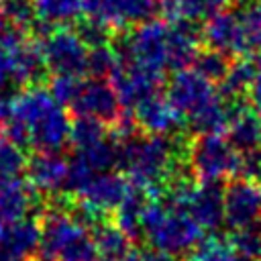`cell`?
I'll return each instance as SVG.
<instances>
[{"label":"cell","mask_w":261,"mask_h":261,"mask_svg":"<svg viewBox=\"0 0 261 261\" xmlns=\"http://www.w3.org/2000/svg\"><path fill=\"white\" fill-rule=\"evenodd\" d=\"M202 43L208 49H216L228 57H243L245 43L237 10H220L206 18L202 27Z\"/></svg>","instance_id":"4fadbf2b"},{"label":"cell","mask_w":261,"mask_h":261,"mask_svg":"<svg viewBox=\"0 0 261 261\" xmlns=\"http://www.w3.org/2000/svg\"><path fill=\"white\" fill-rule=\"evenodd\" d=\"M151 202L149 194L145 192V188L130 184L128 194L124 196V200L120 202V206L114 210V224L133 241H141L143 239V226H141V218L143 212L147 208V204Z\"/></svg>","instance_id":"44dd1931"},{"label":"cell","mask_w":261,"mask_h":261,"mask_svg":"<svg viewBox=\"0 0 261 261\" xmlns=\"http://www.w3.org/2000/svg\"><path fill=\"white\" fill-rule=\"evenodd\" d=\"M33 4L37 18L51 24L53 29L69 27L84 14L82 0H33Z\"/></svg>","instance_id":"cb8c5ba5"},{"label":"cell","mask_w":261,"mask_h":261,"mask_svg":"<svg viewBox=\"0 0 261 261\" xmlns=\"http://www.w3.org/2000/svg\"><path fill=\"white\" fill-rule=\"evenodd\" d=\"M39 210H45V202L31 181L22 177L0 179V224L37 216Z\"/></svg>","instance_id":"8fae6325"},{"label":"cell","mask_w":261,"mask_h":261,"mask_svg":"<svg viewBox=\"0 0 261 261\" xmlns=\"http://www.w3.org/2000/svg\"><path fill=\"white\" fill-rule=\"evenodd\" d=\"M255 80V61L249 55H243L230 61V67L224 75L220 86V96L226 100H245Z\"/></svg>","instance_id":"603a6c76"},{"label":"cell","mask_w":261,"mask_h":261,"mask_svg":"<svg viewBox=\"0 0 261 261\" xmlns=\"http://www.w3.org/2000/svg\"><path fill=\"white\" fill-rule=\"evenodd\" d=\"M92 241L100 253V259L114 261V259H126L135 255V243L114 224V220H100L92 228Z\"/></svg>","instance_id":"7402d4cb"},{"label":"cell","mask_w":261,"mask_h":261,"mask_svg":"<svg viewBox=\"0 0 261 261\" xmlns=\"http://www.w3.org/2000/svg\"><path fill=\"white\" fill-rule=\"evenodd\" d=\"M137 261H181L179 257H173L165 251H159L155 247H149V249H141L137 251Z\"/></svg>","instance_id":"60d3db41"},{"label":"cell","mask_w":261,"mask_h":261,"mask_svg":"<svg viewBox=\"0 0 261 261\" xmlns=\"http://www.w3.org/2000/svg\"><path fill=\"white\" fill-rule=\"evenodd\" d=\"M241 153L220 135H196L188 143V165L200 181H222L239 175Z\"/></svg>","instance_id":"3957f363"},{"label":"cell","mask_w":261,"mask_h":261,"mask_svg":"<svg viewBox=\"0 0 261 261\" xmlns=\"http://www.w3.org/2000/svg\"><path fill=\"white\" fill-rule=\"evenodd\" d=\"M202 45V29L198 22L188 18L169 20V37H167V67L177 71L192 67Z\"/></svg>","instance_id":"2e32d148"},{"label":"cell","mask_w":261,"mask_h":261,"mask_svg":"<svg viewBox=\"0 0 261 261\" xmlns=\"http://www.w3.org/2000/svg\"><path fill=\"white\" fill-rule=\"evenodd\" d=\"M106 126L102 120L92 118V116H75L71 120V133H69V143L75 149H86L92 147L100 141L106 139Z\"/></svg>","instance_id":"4316f807"},{"label":"cell","mask_w":261,"mask_h":261,"mask_svg":"<svg viewBox=\"0 0 261 261\" xmlns=\"http://www.w3.org/2000/svg\"><path fill=\"white\" fill-rule=\"evenodd\" d=\"M59 261H102L100 253L92 241V237L88 232H84L82 237H77L59 257Z\"/></svg>","instance_id":"8d00e7d4"},{"label":"cell","mask_w":261,"mask_h":261,"mask_svg":"<svg viewBox=\"0 0 261 261\" xmlns=\"http://www.w3.org/2000/svg\"><path fill=\"white\" fill-rule=\"evenodd\" d=\"M239 175L243 179L261 184V147L241 153V157H239Z\"/></svg>","instance_id":"74e56055"},{"label":"cell","mask_w":261,"mask_h":261,"mask_svg":"<svg viewBox=\"0 0 261 261\" xmlns=\"http://www.w3.org/2000/svg\"><path fill=\"white\" fill-rule=\"evenodd\" d=\"M143 239L173 257H192L204 239V228L181 208L151 200L141 218Z\"/></svg>","instance_id":"7a4b0ae2"},{"label":"cell","mask_w":261,"mask_h":261,"mask_svg":"<svg viewBox=\"0 0 261 261\" xmlns=\"http://www.w3.org/2000/svg\"><path fill=\"white\" fill-rule=\"evenodd\" d=\"M10 86L16 88L14 75H12V55L0 49V92H4V88H10Z\"/></svg>","instance_id":"f35d334b"},{"label":"cell","mask_w":261,"mask_h":261,"mask_svg":"<svg viewBox=\"0 0 261 261\" xmlns=\"http://www.w3.org/2000/svg\"><path fill=\"white\" fill-rule=\"evenodd\" d=\"M241 104H245V100H226L218 92L212 100L188 116V128L194 135H220L228 128V122Z\"/></svg>","instance_id":"e0dca14e"},{"label":"cell","mask_w":261,"mask_h":261,"mask_svg":"<svg viewBox=\"0 0 261 261\" xmlns=\"http://www.w3.org/2000/svg\"><path fill=\"white\" fill-rule=\"evenodd\" d=\"M41 239V222L37 216H27L14 222L0 224V255L29 257L37 251Z\"/></svg>","instance_id":"ac0fdd59"},{"label":"cell","mask_w":261,"mask_h":261,"mask_svg":"<svg viewBox=\"0 0 261 261\" xmlns=\"http://www.w3.org/2000/svg\"><path fill=\"white\" fill-rule=\"evenodd\" d=\"M29 181L39 194L49 198L63 194L65 177H67V159H63L57 151H37L31 159H27Z\"/></svg>","instance_id":"9a60e30c"},{"label":"cell","mask_w":261,"mask_h":261,"mask_svg":"<svg viewBox=\"0 0 261 261\" xmlns=\"http://www.w3.org/2000/svg\"><path fill=\"white\" fill-rule=\"evenodd\" d=\"M22 169H27L24 149L14 145L6 135L0 133V179L20 177Z\"/></svg>","instance_id":"d6a6232c"},{"label":"cell","mask_w":261,"mask_h":261,"mask_svg":"<svg viewBox=\"0 0 261 261\" xmlns=\"http://www.w3.org/2000/svg\"><path fill=\"white\" fill-rule=\"evenodd\" d=\"M84 88V80L82 75H67V73H51L47 80V90L49 94L63 106V108H71L75 104V100L80 98Z\"/></svg>","instance_id":"f546056e"},{"label":"cell","mask_w":261,"mask_h":261,"mask_svg":"<svg viewBox=\"0 0 261 261\" xmlns=\"http://www.w3.org/2000/svg\"><path fill=\"white\" fill-rule=\"evenodd\" d=\"M128 190H130V179L112 169V171L96 173L75 198L77 204L94 210L96 214L106 216L108 212H114L120 206Z\"/></svg>","instance_id":"52a82bcc"},{"label":"cell","mask_w":261,"mask_h":261,"mask_svg":"<svg viewBox=\"0 0 261 261\" xmlns=\"http://www.w3.org/2000/svg\"><path fill=\"white\" fill-rule=\"evenodd\" d=\"M184 210L204 228L216 230L224 224V188L222 181H200L188 194Z\"/></svg>","instance_id":"7c38bea8"},{"label":"cell","mask_w":261,"mask_h":261,"mask_svg":"<svg viewBox=\"0 0 261 261\" xmlns=\"http://www.w3.org/2000/svg\"><path fill=\"white\" fill-rule=\"evenodd\" d=\"M10 118L27 126L35 151H61L69 143L71 118L43 86L22 88L10 106Z\"/></svg>","instance_id":"6da1fadb"},{"label":"cell","mask_w":261,"mask_h":261,"mask_svg":"<svg viewBox=\"0 0 261 261\" xmlns=\"http://www.w3.org/2000/svg\"><path fill=\"white\" fill-rule=\"evenodd\" d=\"M230 245L234 247V251L241 257H245L249 261H261V220H257L245 228L232 230Z\"/></svg>","instance_id":"1f68e13d"},{"label":"cell","mask_w":261,"mask_h":261,"mask_svg":"<svg viewBox=\"0 0 261 261\" xmlns=\"http://www.w3.org/2000/svg\"><path fill=\"white\" fill-rule=\"evenodd\" d=\"M192 67L216 86V84H220L224 80V75H226V71L230 67V59H228V55H224V53H220L216 49L204 47V49L198 51Z\"/></svg>","instance_id":"f1b7e54d"},{"label":"cell","mask_w":261,"mask_h":261,"mask_svg":"<svg viewBox=\"0 0 261 261\" xmlns=\"http://www.w3.org/2000/svg\"><path fill=\"white\" fill-rule=\"evenodd\" d=\"M100 2H102V0H82V4H84V12H86V14H90V12H92Z\"/></svg>","instance_id":"b9f144b4"},{"label":"cell","mask_w":261,"mask_h":261,"mask_svg":"<svg viewBox=\"0 0 261 261\" xmlns=\"http://www.w3.org/2000/svg\"><path fill=\"white\" fill-rule=\"evenodd\" d=\"M216 88L210 80H206L202 73H198L194 67L177 69L167 82L165 96L171 102V106L177 110L181 118H188L198 108H202L208 100L216 96Z\"/></svg>","instance_id":"5b68a950"},{"label":"cell","mask_w":261,"mask_h":261,"mask_svg":"<svg viewBox=\"0 0 261 261\" xmlns=\"http://www.w3.org/2000/svg\"><path fill=\"white\" fill-rule=\"evenodd\" d=\"M257 4H259V6H261V0H257Z\"/></svg>","instance_id":"f6af8a7d"},{"label":"cell","mask_w":261,"mask_h":261,"mask_svg":"<svg viewBox=\"0 0 261 261\" xmlns=\"http://www.w3.org/2000/svg\"><path fill=\"white\" fill-rule=\"evenodd\" d=\"M116 69H118V57H116V51L112 49V45L88 49L86 73L92 80H110Z\"/></svg>","instance_id":"4dcf8cb0"},{"label":"cell","mask_w":261,"mask_h":261,"mask_svg":"<svg viewBox=\"0 0 261 261\" xmlns=\"http://www.w3.org/2000/svg\"><path fill=\"white\" fill-rule=\"evenodd\" d=\"M39 47L43 51L49 73H67V75L86 73L88 47L84 45L80 35L69 27L53 29L47 37L39 41Z\"/></svg>","instance_id":"277c9868"},{"label":"cell","mask_w":261,"mask_h":261,"mask_svg":"<svg viewBox=\"0 0 261 261\" xmlns=\"http://www.w3.org/2000/svg\"><path fill=\"white\" fill-rule=\"evenodd\" d=\"M159 2H161V4H163V2H169V0H159Z\"/></svg>","instance_id":"ee69618b"},{"label":"cell","mask_w":261,"mask_h":261,"mask_svg":"<svg viewBox=\"0 0 261 261\" xmlns=\"http://www.w3.org/2000/svg\"><path fill=\"white\" fill-rule=\"evenodd\" d=\"M69 110L75 116H92L102 120L104 124H112L122 114V106L118 102L112 84L108 80H92V77L84 82L82 94Z\"/></svg>","instance_id":"30bf717a"},{"label":"cell","mask_w":261,"mask_h":261,"mask_svg":"<svg viewBox=\"0 0 261 261\" xmlns=\"http://www.w3.org/2000/svg\"><path fill=\"white\" fill-rule=\"evenodd\" d=\"M228 4L230 0H175V12H177V18L200 22L224 10Z\"/></svg>","instance_id":"836d02e7"},{"label":"cell","mask_w":261,"mask_h":261,"mask_svg":"<svg viewBox=\"0 0 261 261\" xmlns=\"http://www.w3.org/2000/svg\"><path fill=\"white\" fill-rule=\"evenodd\" d=\"M75 153L88 163V167L94 173H104V171H112L118 169V161H120V145L116 139H104L92 147L86 149H75Z\"/></svg>","instance_id":"d4e9b609"},{"label":"cell","mask_w":261,"mask_h":261,"mask_svg":"<svg viewBox=\"0 0 261 261\" xmlns=\"http://www.w3.org/2000/svg\"><path fill=\"white\" fill-rule=\"evenodd\" d=\"M228 143L239 151H251L261 147V116L253 106L241 104L228 122Z\"/></svg>","instance_id":"ffe728a7"},{"label":"cell","mask_w":261,"mask_h":261,"mask_svg":"<svg viewBox=\"0 0 261 261\" xmlns=\"http://www.w3.org/2000/svg\"><path fill=\"white\" fill-rule=\"evenodd\" d=\"M0 16L18 24V27H22V29H27V31L33 24V20L37 18L33 0H2Z\"/></svg>","instance_id":"d590c367"},{"label":"cell","mask_w":261,"mask_h":261,"mask_svg":"<svg viewBox=\"0 0 261 261\" xmlns=\"http://www.w3.org/2000/svg\"><path fill=\"white\" fill-rule=\"evenodd\" d=\"M261 220V186L249 179H232L224 188V224L230 230Z\"/></svg>","instance_id":"8992f818"},{"label":"cell","mask_w":261,"mask_h":261,"mask_svg":"<svg viewBox=\"0 0 261 261\" xmlns=\"http://www.w3.org/2000/svg\"><path fill=\"white\" fill-rule=\"evenodd\" d=\"M157 12V0H102L88 16L102 20L118 33L155 18Z\"/></svg>","instance_id":"9c48e42d"},{"label":"cell","mask_w":261,"mask_h":261,"mask_svg":"<svg viewBox=\"0 0 261 261\" xmlns=\"http://www.w3.org/2000/svg\"><path fill=\"white\" fill-rule=\"evenodd\" d=\"M0 261H31L27 257H12V255H0Z\"/></svg>","instance_id":"7bdbcfd3"},{"label":"cell","mask_w":261,"mask_h":261,"mask_svg":"<svg viewBox=\"0 0 261 261\" xmlns=\"http://www.w3.org/2000/svg\"><path fill=\"white\" fill-rule=\"evenodd\" d=\"M253 61H255V80H253V86H251L247 98H249L251 106L257 112H261V53L257 57H253Z\"/></svg>","instance_id":"ab89813d"},{"label":"cell","mask_w":261,"mask_h":261,"mask_svg":"<svg viewBox=\"0 0 261 261\" xmlns=\"http://www.w3.org/2000/svg\"><path fill=\"white\" fill-rule=\"evenodd\" d=\"M190 259L192 261H249L234 251L230 241H226L224 237H216V234L204 237Z\"/></svg>","instance_id":"83f0119b"},{"label":"cell","mask_w":261,"mask_h":261,"mask_svg":"<svg viewBox=\"0 0 261 261\" xmlns=\"http://www.w3.org/2000/svg\"><path fill=\"white\" fill-rule=\"evenodd\" d=\"M75 33L80 35V39L84 41V45L88 49H94V47H102V45H110L112 39H114V31L104 24L102 20L98 18H82L77 20V27H75Z\"/></svg>","instance_id":"e575fe53"},{"label":"cell","mask_w":261,"mask_h":261,"mask_svg":"<svg viewBox=\"0 0 261 261\" xmlns=\"http://www.w3.org/2000/svg\"><path fill=\"white\" fill-rule=\"evenodd\" d=\"M110 84L118 96L122 110H135L143 100L159 92L161 77L145 71L135 63H118V69L112 73Z\"/></svg>","instance_id":"ba28073f"},{"label":"cell","mask_w":261,"mask_h":261,"mask_svg":"<svg viewBox=\"0 0 261 261\" xmlns=\"http://www.w3.org/2000/svg\"><path fill=\"white\" fill-rule=\"evenodd\" d=\"M135 120L141 128V133L147 135H163V137H173L184 130L181 116L177 110L171 106L167 96H161L159 92L143 100L135 110Z\"/></svg>","instance_id":"5bb4252c"},{"label":"cell","mask_w":261,"mask_h":261,"mask_svg":"<svg viewBox=\"0 0 261 261\" xmlns=\"http://www.w3.org/2000/svg\"><path fill=\"white\" fill-rule=\"evenodd\" d=\"M237 16L243 31L245 55L261 53V6L257 2H243L237 8Z\"/></svg>","instance_id":"484cf974"},{"label":"cell","mask_w":261,"mask_h":261,"mask_svg":"<svg viewBox=\"0 0 261 261\" xmlns=\"http://www.w3.org/2000/svg\"><path fill=\"white\" fill-rule=\"evenodd\" d=\"M10 55H12V75L16 88L22 90L31 86H41L43 82L49 80V69L37 41L29 39Z\"/></svg>","instance_id":"d6986e66"},{"label":"cell","mask_w":261,"mask_h":261,"mask_svg":"<svg viewBox=\"0 0 261 261\" xmlns=\"http://www.w3.org/2000/svg\"><path fill=\"white\" fill-rule=\"evenodd\" d=\"M0 4H2V0H0Z\"/></svg>","instance_id":"bcb514c9"}]
</instances>
